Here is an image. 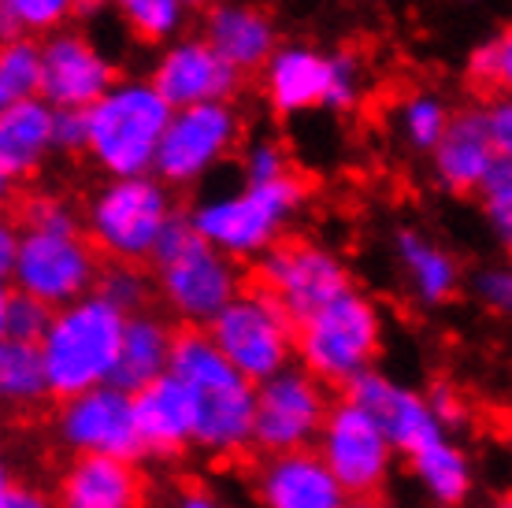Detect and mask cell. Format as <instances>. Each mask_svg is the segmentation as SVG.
Here are the masks:
<instances>
[{
  "instance_id": "1",
  "label": "cell",
  "mask_w": 512,
  "mask_h": 508,
  "mask_svg": "<svg viewBox=\"0 0 512 508\" xmlns=\"http://www.w3.org/2000/svg\"><path fill=\"white\" fill-rule=\"evenodd\" d=\"M171 375L190 390L197 412V449L216 460L238 457L256 445V382L219 353L212 334L179 331Z\"/></svg>"
},
{
  "instance_id": "2",
  "label": "cell",
  "mask_w": 512,
  "mask_h": 508,
  "mask_svg": "<svg viewBox=\"0 0 512 508\" xmlns=\"http://www.w3.org/2000/svg\"><path fill=\"white\" fill-rule=\"evenodd\" d=\"M175 108L160 97L153 78H119L86 112V156L104 178H141L156 171Z\"/></svg>"
},
{
  "instance_id": "3",
  "label": "cell",
  "mask_w": 512,
  "mask_h": 508,
  "mask_svg": "<svg viewBox=\"0 0 512 508\" xmlns=\"http://www.w3.org/2000/svg\"><path fill=\"white\" fill-rule=\"evenodd\" d=\"M149 264L164 308L197 331H208L212 319L245 290L238 260L219 253L205 234H197L190 216H175Z\"/></svg>"
},
{
  "instance_id": "4",
  "label": "cell",
  "mask_w": 512,
  "mask_h": 508,
  "mask_svg": "<svg viewBox=\"0 0 512 508\" xmlns=\"http://www.w3.org/2000/svg\"><path fill=\"white\" fill-rule=\"evenodd\" d=\"M127 319L130 316L104 301L101 293L52 312L49 331L41 338V360L49 371L52 397L71 401L112 382Z\"/></svg>"
},
{
  "instance_id": "5",
  "label": "cell",
  "mask_w": 512,
  "mask_h": 508,
  "mask_svg": "<svg viewBox=\"0 0 512 508\" xmlns=\"http://www.w3.org/2000/svg\"><path fill=\"white\" fill-rule=\"evenodd\" d=\"M305 197L308 186L301 175L264 182V186L242 182L231 193L201 197L186 216L197 227V234H205L219 253L242 264V260H260L279 242H286L282 234L297 219Z\"/></svg>"
},
{
  "instance_id": "6",
  "label": "cell",
  "mask_w": 512,
  "mask_h": 508,
  "mask_svg": "<svg viewBox=\"0 0 512 508\" xmlns=\"http://www.w3.org/2000/svg\"><path fill=\"white\" fill-rule=\"evenodd\" d=\"M175 193L156 175L104 178L86 201V238L108 264H145L175 223Z\"/></svg>"
},
{
  "instance_id": "7",
  "label": "cell",
  "mask_w": 512,
  "mask_h": 508,
  "mask_svg": "<svg viewBox=\"0 0 512 508\" xmlns=\"http://www.w3.org/2000/svg\"><path fill=\"white\" fill-rule=\"evenodd\" d=\"M383 353V312L360 290L342 293L316 316L297 323V360L323 386H353L375 371Z\"/></svg>"
},
{
  "instance_id": "8",
  "label": "cell",
  "mask_w": 512,
  "mask_h": 508,
  "mask_svg": "<svg viewBox=\"0 0 512 508\" xmlns=\"http://www.w3.org/2000/svg\"><path fill=\"white\" fill-rule=\"evenodd\" d=\"M212 342L249 382H268L279 371L294 368L297 319L268 290H242L231 305L212 319Z\"/></svg>"
},
{
  "instance_id": "9",
  "label": "cell",
  "mask_w": 512,
  "mask_h": 508,
  "mask_svg": "<svg viewBox=\"0 0 512 508\" xmlns=\"http://www.w3.org/2000/svg\"><path fill=\"white\" fill-rule=\"evenodd\" d=\"M101 253L86 234H52V230L19 227V256L8 286L38 297L56 312L97 293Z\"/></svg>"
},
{
  "instance_id": "10",
  "label": "cell",
  "mask_w": 512,
  "mask_h": 508,
  "mask_svg": "<svg viewBox=\"0 0 512 508\" xmlns=\"http://www.w3.org/2000/svg\"><path fill=\"white\" fill-rule=\"evenodd\" d=\"M256 286L268 290L297 323L353 290L346 260L312 238H286L256 260Z\"/></svg>"
},
{
  "instance_id": "11",
  "label": "cell",
  "mask_w": 512,
  "mask_h": 508,
  "mask_svg": "<svg viewBox=\"0 0 512 508\" xmlns=\"http://www.w3.org/2000/svg\"><path fill=\"white\" fill-rule=\"evenodd\" d=\"M316 453L334 471V479L346 486L353 501H375L394 475L397 449L386 438L372 412L357 405L353 397L331 405V416L323 423Z\"/></svg>"
},
{
  "instance_id": "12",
  "label": "cell",
  "mask_w": 512,
  "mask_h": 508,
  "mask_svg": "<svg viewBox=\"0 0 512 508\" xmlns=\"http://www.w3.org/2000/svg\"><path fill=\"white\" fill-rule=\"evenodd\" d=\"M238 141H242V112L234 108V101L175 108L153 175L171 190H190L223 160H231Z\"/></svg>"
},
{
  "instance_id": "13",
  "label": "cell",
  "mask_w": 512,
  "mask_h": 508,
  "mask_svg": "<svg viewBox=\"0 0 512 508\" xmlns=\"http://www.w3.org/2000/svg\"><path fill=\"white\" fill-rule=\"evenodd\" d=\"M331 416L327 390L305 368H286L275 379L256 386V449L268 457L297 453L320 442L323 423Z\"/></svg>"
},
{
  "instance_id": "14",
  "label": "cell",
  "mask_w": 512,
  "mask_h": 508,
  "mask_svg": "<svg viewBox=\"0 0 512 508\" xmlns=\"http://www.w3.org/2000/svg\"><path fill=\"white\" fill-rule=\"evenodd\" d=\"M56 434L75 457H112L130 464L145 457V442L134 416V394L112 382L64 401L56 416Z\"/></svg>"
},
{
  "instance_id": "15",
  "label": "cell",
  "mask_w": 512,
  "mask_h": 508,
  "mask_svg": "<svg viewBox=\"0 0 512 508\" xmlns=\"http://www.w3.org/2000/svg\"><path fill=\"white\" fill-rule=\"evenodd\" d=\"M41 56H45L41 101H49L52 108L90 112L119 82L112 60L82 30H56L41 38Z\"/></svg>"
},
{
  "instance_id": "16",
  "label": "cell",
  "mask_w": 512,
  "mask_h": 508,
  "mask_svg": "<svg viewBox=\"0 0 512 508\" xmlns=\"http://www.w3.org/2000/svg\"><path fill=\"white\" fill-rule=\"evenodd\" d=\"M346 397H353L357 405L372 412L401 457H416L427 445L442 442L449 431L442 416L435 412V405H431V397H423L420 390L390 379L383 371L360 375L346 390Z\"/></svg>"
},
{
  "instance_id": "17",
  "label": "cell",
  "mask_w": 512,
  "mask_h": 508,
  "mask_svg": "<svg viewBox=\"0 0 512 508\" xmlns=\"http://www.w3.org/2000/svg\"><path fill=\"white\" fill-rule=\"evenodd\" d=\"M149 78L171 108L234 101L242 86V75L205 38H179L164 45Z\"/></svg>"
},
{
  "instance_id": "18",
  "label": "cell",
  "mask_w": 512,
  "mask_h": 508,
  "mask_svg": "<svg viewBox=\"0 0 512 508\" xmlns=\"http://www.w3.org/2000/svg\"><path fill=\"white\" fill-rule=\"evenodd\" d=\"M253 494L260 508H349L353 497L334 479L316 449L275 453L253 471Z\"/></svg>"
},
{
  "instance_id": "19",
  "label": "cell",
  "mask_w": 512,
  "mask_h": 508,
  "mask_svg": "<svg viewBox=\"0 0 512 508\" xmlns=\"http://www.w3.org/2000/svg\"><path fill=\"white\" fill-rule=\"evenodd\" d=\"M201 38L238 71V75H264L268 60L279 49V30L264 8L249 0H216L205 12Z\"/></svg>"
},
{
  "instance_id": "20",
  "label": "cell",
  "mask_w": 512,
  "mask_h": 508,
  "mask_svg": "<svg viewBox=\"0 0 512 508\" xmlns=\"http://www.w3.org/2000/svg\"><path fill=\"white\" fill-rule=\"evenodd\" d=\"M498 160L501 156L490 138L487 108H464V112H453L446 138L431 153V175L449 193H479Z\"/></svg>"
},
{
  "instance_id": "21",
  "label": "cell",
  "mask_w": 512,
  "mask_h": 508,
  "mask_svg": "<svg viewBox=\"0 0 512 508\" xmlns=\"http://www.w3.org/2000/svg\"><path fill=\"white\" fill-rule=\"evenodd\" d=\"M331 78V52H320L305 41H282L264 67V97L279 115H301L323 108Z\"/></svg>"
},
{
  "instance_id": "22",
  "label": "cell",
  "mask_w": 512,
  "mask_h": 508,
  "mask_svg": "<svg viewBox=\"0 0 512 508\" xmlns=\"http://www.w3.org/2000/svg\"><path fill=\"white\" fill-rule=\"evenodd\" d=\"M134 416H138L145 453H153V457H175L182 449L197 445L193 397L171 371L134 394Z\"/></svg>"
},
{
  "instance_id": "23",
  "label": "cell",
  "mask_w": 512,
  "mask_h": 508,
  "mask_svg": "<svg viewBox=\"0 0 512 508\" xmlns=\"http://www.w3.org/2000/svg\"><path fill=\"white\" fill-rule=\"evenodd\" d=\"M145 483L130 460L75 457L60 475L56 508H141Z\"/></svg>"
},
{
  "instance_id": "24",
  "label": "cell",
  "mask_w": 512,
  "mask_h": 508,
  "mask_svg": "<svg viewBox=\"0 0 512 508\" xmlns=\"http://www.w3.org/2000/svg\"><path fill=\"white\" fill-rule=\"evenodd\" d=\"M394 256L409 293L427 308L453 301L461 290V264L446 245L416 227H401L394 234Z\"/></svg>"
},
{
  "instance_id": "25",
  "label": "cell",
  "mask_w": 512,
  "mask_h": 508,
  "mask_svg": "<svg viewBox=\"0 0 512 508\" xmlns=\"http://www.w3.org/2000/svg\"><path fill=\"white\" fill-rule=\"evenodd\" d=\"M52 119H56V108L41 97L0 108V178L8 186L30 178L49 160V153H56Z\"/></svg>"
},
{
  "instance_id": "26",
  "label": "cell",
  "mask_w": 512,
  "mask_h": 508,
  "mask_svg": "<svg viewBox=\"0 0 512 508\" xmlns=\"http://www.w3.org/2000/svg\"><path fill=\"white\" fill-rule=\"evenodd\" d=\"M175 342H179V334L167 327L164 316H156V312L130 316L127 331H123V345H119L112 386L127 390V394H138L145 386H153L156 379H164L171 371Z\"/></svg>"
},
{
  "instance_id": "27",
  "label": "cell",
  "mask_w": 512,
  "mask_h": 508,
  "mask_svg": "<svg viewBox=\"0 0 512 508\" xmlns=\"http://www.w3.org/2000/svg\"><path fill=\"white\" fill-rule=\"evenodd\" d=\"M409 468H412V483L420 486V494L435 508H461L472 497V486H475L472 460H468V453L449 434L442 442L427 445L423 453L409 457Z\"/></svg>"
},
{
  "instance_id": "28",
  "label": "cell",
  "mask_w": 512,
  "mask_h": 508,
  "mask_svg": "<svg viewBox=\"0 0 512 508\" xmlns=\"http://www.w3.org/2000/svg\"><path fill=\"white\" fill-rule=\"evenodd\" d=\"M0 397L15 412H30L49 401L52 386L41 360V345L0 342Z\"/></svg>"
},
{
  "instance_id": "29",
  "label": "cell",
  "mask_w": 512,
  "mask_h": 508,
  "mask_svg": "<svg viewBox=\"0 0 512 508\" xmlns=\"http://www.w3.org/2000/svg\"><path fill=\"white\" fill-rule=\"evenodd\" d=\"M45 86V56L38 38H12L0 49V108L38 101Z\"/></svg>"
},
{
  "instance_id": "30",
  "label": "cell",
  "mask_w": 512,
  "mask_h": 508,
  "mask_svg": "<svg viewBox=\"0 0 512 508\" xmlns=\"http://www.w3.org/2000/svg\"><path fill=\"white\" fill-rule=\"evenodd\" d=\"M449 123H453L449 104L431 89H416V93H409L405 101L397 104V134L416 153H435L438 141L446 138Z\"/></svg>"
},
{
  "instance_id": "31",
  "label": "cell",
  "mask_w": 512,
  "mask_h": 508,
  "mask_svg": "<svg viewBox=\"0 0 512 508\" xmlns=\"http://www.w3.org/2000/svg\"><path fill=\"white\" fill-rule=\"evenodd\" d=\"M119 23L141 45H171L179 41V30L186 23V4L182 0H112Z\"/></svg>"
},
{
  "instance_id": "32",
  "label": "cell",
  "mask_w": 512,
  "mask_h": 508,
  "mask_svg": "<svg viewBox=\"0 0 512 508\" xmlns=\"http://www.w3.org/2000/svg\"><path fill=\"white\" fill-rule=\"evenodd\" d=\"M71 15H78V0H0L4 41L49 38L56 30H67Z\"/></svg>"
},
{
  "instance_id": "33",
  "label": "cell",
  "mask_w": 512,
  "mask_h": 508,
  "mask_svg": "<svg viewBox=\"0 0 512 508\" xmlns=\"http://www.w3.org/2000/svg\"><path fill=\"white\" fill-rule=\"evenodd\" d=\"M52 323V308L30 293L8 286L4 297H0V338L4 342H26V345H41L45 331Z\"/></svg>"
},
{
  "instance_id": "34",
  "label": "cell",
  "mask_w": 512,
  "mask_h": 508,
  "mask_svg": "<svg viewBox=\"0 0 512 508\" xmlns=\"http://www.w3.org/2000/svg\"><path fill=\"white\" fill-rule=\"evenodd\" d=\"M153 279L141 271L138 264H108L101 271V282H97V293L104 301L123 312V316H138V312H149V297H153Z\"/></svg>"
},
{
  "instance_id": "35",
  "label": "cell",
  "mask_w": 512,
  "mask_h": 508,
  "mask_svg": "<svg viewBox=\"0 0 512 508\" xmlns=\"http://www.w3.org/2000/svg\"><path fill=\"white\" fill-rule=\"evenodd\" d=\"M468 78L475 86L501 89L512 97V26L468 52Z\"/></svg>"
},
{
  "instance_id": "36",
  "label": "cell",
  "mask_w": 512,
  "mask_h": 508,
  "mask_svg": "<svg viewBox=\"0 0 512 508\" xmlns=\"http://www.w3.org/2000/svg\"><path fill=\"white\" fill-rule=\"evenodd\" d=\"M19 227L52 230V234H86V219L60 193H34L19 208Z\"/></svg>"
},
{
  "instance_id": "37",
  "label": "cell",
  "mask_w": 512,
  "mask_h": 508,
  "mask_svg": "<svg viewBox=\"0 0 512 508\" xmlns=\"http://www.w3.org/2000/svg\"><path fill=\"white\" fill-rule=\"evenodd\" d=\"M360 93H364V60L357 52H331V78H327V97H323V108L327 112H349L360 104Z\"/></svg>"
},
{
  "instance_id": "38",
  "label": "cell",
  "mask_w": 512,
  "mask_h": 508,
  "mask_svg": "<svg viewBox=\"0 0 512 508\" xmlns=\"http://www.w3.org/2000/svg\"><path fill=\"white\" fill-rule=\"evenodd\" d=\"M294 175V164H290V153L286 145L275 138H256L245 145L242 153V182H253V186H264V182H279V178Z\"/></svg>"
},
{
  "instance_id": "39",
  "label": "cell",
  "mask_w": 512,
  "mask_h": 508,
  "mask_svg": "<svg viewBox=\"0 0 512 508\" xmlns=\"http://www.w3.org/2000/svg\"><path fill=\"white\" fill-rule=\"evenodd\" d=\"M479 208L494 230H498L505 242H512V164L498 160V167L490 171V178L483 182V190L475 193Z\"/></svg>"
},
{
  "instance_id": "40",
  "label": "cell",
  "mask_w": 512,
  "mask_h": 508,
  "mask_svg": "<svg viewBox=\"0 0 512 508\" xmlns=\"http://www.w3.org/2000/svg\"><path fill=\"white\" fill-rule=\"evenodd\" d=\"M472 286H475V297H479L490 312L512 319V264L509 267H483V271L472 279Z\"/></svg>"
},
{
  "instance_id": "41",
  "label": "cell",
  "mask_w": 512,
  "mask_h": 508,
  "mask_svg": "<svg viewBox=\"0 0 512 508\" xmlns=\"http://www.w3.org/2000/svg\"><path fill=\"white\" fill-rule=\"evenodd\" d=\"M86 141H90L86 112L56 108V119H52V145H56V153H86Z\"/></svg>"
},
{
  "instance_id": "42",
  "label": "cell",
  "mask_w": 512,
  "mask_h": 508,
  "mask_svg": "<svg viewBox=\"0 0 512 508\" xmlns=\"http://www.w3.org/2000/svg\"><path fill=\"white\" fill-rule=\"evenodd\" d=\"M487 123H490V138H494V149H498L501 160L512 164V97L501 93L487 104Z\"/></svg>"
},
{
  "instance_id": "43",
  "label": "cell",
  "mask_w": 512,
  "mask_h": 508,
  "mask_svg": "<svg viewBox=\"0 0 512 508\" xmlns=\"http://www.w3.org/2000/svg\"><path fill=\"white\" fill-rule=\"evenodd\" d=\"M0 508H56V501L41 486L8 475L4 486H0Z\"/></svg>"
},
{
  "instance_id": "44",
  "label": "cell",
  "mask_w": 512,
  "mask_h": 508,
  "mask_svg": "<svg viewBox=\"0 0 512 508\" xmlns=\"http://www.w3.org/2000/svg\"><path fill=\"white\" fill-rule=\"evenodd\" d=\"M431 405H435V412L442 416V423H446V427H453V423H461L464 405H461V397L453 394L449 386H438L435 394H431Z\"/></svg>"
},
{
  "instance_id": "45",
  "label": "cell",
  "mask_w": 512,
  "mask_h": 508,
  "mask_svg": "<svg viewBox=\"0 0 512 508\" xmlns=\"http://www.w3.org/2000/svg\"><path fill=\"white\" fill-rule=\"evenodd\" d=\"M15 256H19V227H15V223H4V227H0V275H4V279L12 275Z\"/></svg>"
},
{
  "instance_id": "46",
  "label": "cell",
  "mask_w": 512,
  "mask_h": 508,
  "mask_svg": "<svg viewBox=\"0 0 512 508\" xmlns=\"http://www.w3.org/2000/svg\"><path fill=\"white\" fill-rule=\"evenodd\" d=\"M171 508H227V505L212 490H205V486H186V490L175 494V505Z\"/></svg>"
},
{
  "instance_id": "47",
  "label": "cell",
  "mask_w": 512,
  "mask_h": 508,
  "mask_svg": "<svg viewBox=\"0 0 512 508\" xmlns=\"http://www.w3.org/2000/svg\"><path fill=\"white\" fill-rule=\"evenodd\" d=\"M112 0H78V15H97V12H104Z\"/></svg>"
},
{
  "instance_id": "48",
  "label": "cell",
  "mask_w": 512,
  "mask_h": 508,
  "mask_svg": "<svg viewBox=\"0 0 512 508\" xmlns=\"http://www.w3.org/2000/svg\"><path fill=\"white\" fill-rule=\"evenodd\" d=\"M182 4H186V8H197V12H208V8H212V4H216V0H182Z\"/></svg>"
},
{
  "instance_id": "49",
  "label": "cell",
  "mask_w": 512,
  "mask_h": 508,
  "mask_svg": "<svg viewBox=\"0 0 512 508\" xmlns=\"http://www.w3.org/2000/svg\"><path fill=\"white\" fill-rule=\"evenodd\" d=\"M483 508H512V494L498 497V501H490V505H483Z\"/></svg>"
},
{
  "instance_id": "50",
  "label": "cell",
  "mask_w": 512,
  "mask_h": 508,
  "mask_svg": "<svg viewBox=\"0 0 512 508\" xmlns=\"http://www.w3.org/2000/svg\"><path fill=\"white\" fill-rule=\"evenodd\" d=\"M349 508H390V505H379V501H353Z\"/></svg>"
},
{
  "instance_id": "51",
  "label": "cell",
  "mask_w": 512,
  "mask_h": 508,
  "mask_svg": "<svg viewBox=\"0 0 512 508\" xmlns=\"http://www.w3.org/2000/svg\"><path fill=\"white\" fill-rule=\"evenodd\" d=\"M509 260H512V242H509Z\"/></svg>"
}]
</instances>
